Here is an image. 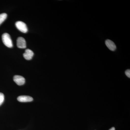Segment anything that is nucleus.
<instances>
[{
  "label": "nucleus",
  "mask_w": 130,
  "mask_h": 130,
  "mask_svg": "<svg viewBox=\"0 0 130 130\" xmlns=\"http://www.w3.org/2000/svg\"><path fill=\"white\" fill-rule=\"evenodd\" d=\"M105 44L107 47L111 51H114L116 50V45L112 41L109 40H107L105 41Z\"/></svg>",
  "instance_id": "7"
},
{
  "label": "nucleus",
  "mask_w": 130,
  "mask_h": 130,
  "mask_svg": "<svg viewBox=\"0 0 130 130\" xmlns=\"http://www.w3.org/2000/svg\"><path fill=\"white\" fill-rule=\"evenodd\" d=\"M4 100H5V96L4 94L2 93H0V106L3 103Z\"/></svg>",
  "instance_id": "9"
},
{
  "label": "nucleus",
  "mask_w": 130,
  "mask_h": 130,
  "mask_svg": "<svg viewBox=\"0 0 130 130\" xmlns=\"http://www.w3.org/2000/svg\"><path fill=\"white\" fill-rule=\"evenodd\" d=\"M18 100L21 102H30L33 101V98L29 96H20L18 98Z\"/></svg>",
  "instance_id": "5"
},
{
  "label": "nucleus",
  "mask_w": 130,
  "mask_h": 130,
  "mask_svg": "<svg viewBox=\"0 0 130 130\" xmlns=\"http://www.w3.org/2000/svg\"><path fill=\"white\" fill-rule=\"evenodd\" d=\"M34 55V53L29 49L26 50L25 52L23 54L24 58L27 60H30L31 59Z\"/></svg>",
  "instance_id": "6"
},
{
  "label": "nucleus",
  "mask_w": 130,
  "mask_h": 130,
  "mask_svg": "<svg viewBox=\"0 0 130 130\" xmlns=\"http://www.w3.org/2000/svg\"><path fill=\"white\" fill-rule=\"evenodd\" d=\"M7 14L6 13H3L0 14V25L5 21L7 18Z\"/></svg>",
  "instance_id": "8"
},
{
  "label": "nucleus",
  "mask_w": 130,
  "mask_h": 130,
  "mask_svg": "<svg viewBox=\"0 0 130 130\" xmlns=\"http://www.w3.org/2000/svg\"><path fill=\"white\" fill-rule=\"evenodd\" d=\"M125 74L128 77H129V78H130V70L129 69V70H126V71H125Z\"/></svg>",
  "instance_id": "10"
},
{
  "label": "nucleus",
  "mask_w": 130,
  "mask_h": 130,
  "mask_svg": "<svg viewBox=\"0 0 130 130\" xmlns=\"http://www.w3.org/2000/svg\"><path fill=\"white\" fill-rule=\"evenodd\" d=\"M2 40L3 43L7 47L11 48L13 46L11 38L8 33H5L2 35Z\"/></svg>",
  "instance_id": "1"
},
{
  "label": "nucleus",
  "mask_w": 130,
  "mask_h": 130,
  "mask_svg": "<svg viewBox=\"0 0 130 130\" xmlns=\"http://www.w3.org/2000/svg\"><path fill=\"white\" fill-rule=\"evenodd\" d=\"M15 26L17 29L23 33L28 32V29L26 24L21 21H17L15 23Z\"/></svg>",
  "instance_id": "2"
},
{
  "label": "nucleus",
  "mask_w": 130,
  "mask_h": 130,
  "mask_svg": "<svg viewBox=\"0 0 130 130\" xmlns=\"http://www.w3.org/2000/svg\"><path fill=\"white\" fill-rule=\"evenodd\" d=\"M13 80L17 85L20 86L23 85L25 82L24 78L22 76L16 75L13 77Z\"/></svg>",
  "instance_id": "3"
},
{
  "label": "nucleus",
  "mask_w": 130,
  "mask_h": 130,
  "mask_svg": "<svg viewBox=\"0 0 130 130\" xmlns=\"http://www.w3.org/2000/svg\"><path fill=\"white\" fill-rule=\"evenodd\" d=\"M115 127H112V128H111V129H109V130H115Z\"/></svg>",
  "instance_id": "11"
},
{
  "label": "nucleus",
  "mask_w": 130,
  "mask_h": 130,
  "mask_svg": "<svg viewBox=\"0 0 130 130\" xmlns=\"http://www.w3.org/2000/svg\"><path fill=\"white\" fill-rule=\"evenodd\" d=\"M17 46L19 48H25L26 47V42L24 38L22 37H19L17 40Z\"/></svg>",
  "instance_id": "4"
}]
</instances>
